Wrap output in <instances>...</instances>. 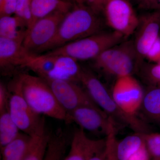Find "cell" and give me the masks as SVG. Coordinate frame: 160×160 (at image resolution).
<instances>
[{"mask_svg":"<svg viewBox=\"0 0 160 160\" xmlns=\"http://www.w3.org/2000/svg\"><path fill=\"white\" fill-rule=\"evenodd\" d=\"M98 14L85 4L77 5L66 14L54 37L44 51L52 50L102 31Z\"/></svg>","mask_w":160,"mask_h":160,"instance_id":"cell-1","label":"cell"},{"mask_svg":"<svg viewBox=\"0 0 160 160\" xmlns=\"http://www.w3.org/2000/svg\"><path fill=\"white\" fill-rule=\"evenodd\" d=\"M80 82L94 103L116 123L126 125L135 132H149L146 124L137 116L127 114L120 109L113 100L111 92L93 72L82 68Z\"/></svg>","mask_w":160,"mask_h":160,"instance_id":"cell-2","label":"cell"},{"mask_svg":"<svg viewBox=\"0 0 160 160\" xmlns=\"http://www.w3.org/2000/svg\"><path fill=\"white\" fill-rule=\"evenodd\" d=\"M22 93L31 109L40 115L67 122L68 113L60 105L46 81L26 73L18 77Z\"/></svg>","mask_w":160,"mask_h":160,"instance_id":"cell-3","label":"cell"},{"mask_svg":"<svg viewBox=\"0 0 160 160\" xmlns=\"http://www.w3.org/2000/svg\"><path fill=\"white\" fill-rule=\"evenodd\" d=\"M140 65L133 40L128 39L106 49L93 60L96 69L116 78L133 74Z\"/></svg>","mask_w":160,"mask_h":160,"instance_id":"cell-4","label":"cell"},{"mask_svg":"<svg viewBox=\"0 0 160 160\" xmlns=\"http://www.w3.org/2000/svg\"><path fill=\"white\" fill-rule=\"evenodd\" d=\"M125 40L122 35L112 30L102 31L68 43L47 53L66 56L78 61L93 60L106 49Z\"/></svg>","mask_w":160,"mask_h":160,"instance_id":"cell-5","label":"cell"},{"mask_svg":"<svg viewBox=\"0 0 160 160\" xmlns=\"http://www.w3.org/2000/svg\"><path fill=\"white\" fill-rule=\"evenodd\" d=\"M9 89L8 111L20 131L30 136L34 134L44 125L45 119L33 111L23 96L18 77Z\"/></svg>","mask_w":160,"mask_h":160,"instance_id":"cell-6","label":"cell"},{"mask_svg":"<svg viewBox=\"0 0 160 160\" xmlns=\"http://www.w3.org/2000/svg\"><path fill=\"white\" fill-rule=\"evenodd\" d=\"M102 13L107 26L126 39L134 34L139 24V17L129 0H107Z\"/></svg>","mask_w":160,"mask_h":160,"instance_id":"cell-7","label":"cell"},{"mask_svg":"<svg viewBox=\"0 0 160 160\" xmlns=\"http://www.w3.org/2000/svg\"><path fill=\"white\" fill-rule=\"evenodd\" d=\"M68 12L55 11L35 22L27 29L23 40V46L26 51L31 54L44 51Z\"/></svg>","mask_w":160,"mask_h":160,"instance_id":"cell-8","label":"cell"},{"mask_svg":"<svg viewBox=\"0 0 160 160\" xmlns=\"http://www.w3.org/2000/svg\"><path fill=\"white\" fill-rule=\"evenodd\" d=\"M145 91L132 75L116 79L112 96L120 109L127 114L136 116L142 107Z\"/></svg>","mask_w":160,"mask_h":160,"instance_id":"cell-9","label":"cell"},{"mask_svg":"<svg viewBox=\"0 0 160 160\" xmlns=\"http://www.w3.org/2000/svg\"><path fill=\"white\" fill-rule=\"evenodd\" d=\"M139 18V24L135 32L133 42L141 64L160 39V9L153 10Z\"/></svg>","mask_w":160,"mask_h":160,"instance_id":"cell-10","label":"cell"},{"mask_svg":"<svg viewBox=\"0 0 160 160\" xmlns=\"http://www.w3.org/2000/svg\"><path fill=\"white\" fill-rule=\"evenodd\" d=\"M46 81L58 102L67 112L82 106H97L85 89L77 83L61 80Z\"/></svg>","mask_w":160,"mask_h":160,"instance_id":"cell-11","label":"cell"},{"mask_svg":"<svg viewBox=\"0 0 160 160\" xmlns=\"http://www.w3.org/2000/svg\"><path fill=\"white\" fill-rule=\"evenodd\" d=\"M66 123L74 122L80 128L93 132L106 135L112 118L97 106H84L67 112Z\"/></svg>","mask_w":160,"mask_h":160,"instance_id":"cell-12","label":"cell"},{"mask_svg":"<svg viewBox=\"0 0 160 160\" xmlns=\"http://www.w3.org/2000/svg\"><path fill=\"white\" fill-rule=\"evenodd\" d=\"M143 134L135 132L118 141L116 151L118 160H151Z\"/></svg>","mask_w":160,"mask_h":160,"instance_id":"cell-13","label":"cell"},{"mask_svg":"<svg viewBox=\"0 0 160 160\" xmlns=\"http://www.w3.org/2000/svg\"><path fill=\"white\" fill-rule=\"evenodd\" d=\"M29 54L23 46V41L0 37L1 68L13 66L23 67Z\"/></svg>","mask_w":160,"mask_h":160,"instance_id":"cell-14","label":"cell"},{"mask_svg":"<svg viewBox=\"0 0 160 160\" xmlns=\"http://www.w3.org/2000/svg\"><path fill=\"white\" fill-rule=\"evenodd\" d=\"M55 55L57 58L54 69L45 80H61L75 83L80 82L82 68L78 64V61L66 56Z\"/></svg>","mask_w":160,"mask_h":160,"instance_id":"cell-15","label":"cell"},{"mask_svg":"<svg viewBox=\"0 0 160 160\" xmlns=\"http://www.w3.org/2000/svg\"><path fill=\"white\" fill-rule=\"evenodd\" d=\"M71 3L63 0H32L30 3L32 23L30 26L37 20L54 12H69L71 10Z\"/></svg>","mask_w":160,"mask_h":160,"instance_id":"cell-16","label":"cell"},{"mask_svg":"<svg viewBox=\"0 0 160 160\" xmlns=\"http://www.w3.org/2000/svg\"><path fill=\"white\" fill-rule=\"evenodd\" d=\"M25 21L15 15L4 16L0 18V37L23 41L27 29Z\"/></svg>","mask_w":160,"mask_h":160,"instance_id":"cell-17","label":"cell"},{"mask_svg":"<svg viewBox=\"0 0 160 160\" xmlns=\"http://www.w3.org/2000/svg\"><path fill=\"white\" fill-rule=\"evenodd\" d=\"M31 140V136L21 132L16 138L1 148V160H24Z\"/></svg>","mask_w":160,"mask_h":160,"instance_id":"cell-18","label":"cell"},{"mask_svg":"<svg viewBox=\"0 0 160 160\" xmlns=\"http://www.w3.org/2000/svg\"><path fill=\"white\" fill-rule=\"evenodd\" d=\"M50 136L45 124L31 136L29 149L23 160H44Z\"/></svg>","mask_w":160,"mask_h":160,"instance_id":"cell-19","label":"cell"},{"mask_svg":"<svg viewBox=\"0 0 160 160\" xmlns=\"http://www.w3.org/2000/svg\"><path fill=\"white\" fill-rule=\"evenodd\" d=\"M141 109L149 118L160 122V87L148 86Z\"/></svg>","mask_w":160,"mask_h":160,"instance_id":"cell-20","label":"cell"},{"mask_svg":"<svg viewBox=\"0 0 160 160\" xmlns=\"http://www.w3.org/2000/svg\"><path fill=\"white\" fill-rule=\"evenodd\" d=\"M90 140L83 129H77L71 140L69 151L64 160H86Z\"/></svg>","mask_w":160,"mask_h":160,"instance_id":"cell-21","label":"cell"},{"mask_svg":"<svg viewBox=\"0 0 160 160\" xmlns=\"http://www.w3.org/2000/svg\"><path fill=\"white\" fill-rule=\"evenodd\" d=\"M20 131L8 109L0 112V148H2L16 138L21 133Z\"/></svg>","mask_w":160,"mask_h":160,"instance_id":"cell-22","label":"cell"},{"mask_svg":"<svg viewBox=\"0 0 160 160\" xmlns=\"http://www.w3.org/2000/svg\"><path fill=\"white\" fill-rule=\"evenodd\" d=\"M138 71L149 86L160 87V63L144 61Z\"/></svg>","mask_w":160,"mask_h":160,"instance_id":"cell-23","label":"cell"},{"mask_svg":"<svg viewBox=\"0 0 160 160\" xmlns=\"http://www.w3.org/2000/svg\"><path fill=\"white\" fill-rule=\"evenodd\" d=\"M116 123L112 119L106 135L105 160H118L117 155Z\"/></svg>","mask_w":160,"mask_h":160,"instance_id":"cell-24","label":"cell"},{"mask_svg":"<svg viewBox=\"0 0 160 160\" xmlns=\"http://www.w3.org/2000/svg\"><path fill=\"white\" fill-rule=\"evenodd\" d=\"M106 140L90 139L86 160H105Z\"/></svg>","mask_w":160,"mask_h":160,"instance_id":"cell-25","label":"cell"},{"mask_svg":"<svg viewBox=\"0 0 160 160\" xmlns=\"http://www.w3.org/2000/svg\"><path fill=\"white\" fill-rule=\"evenodd\" d=\"M143 136L151 159H160V133L148 132Z\"/></svg>","mask_w":160,"mask_h":160,"instance_id":"cell-26","label":"cell"},{"mask_svg":"<svg viewBox=\"0 0 160 160\" xmlns=\"http://www.w3.org/2000/svg\"><path fill=\"white\" fill-rule=\"evenodd\" d=\"M32 0H17L15 15L22 19L28 28L31 26L32 16L30 3Z\"/></svg>","mask_w":160,"mask_h":160,"instance_id":"cell-27","label":"cell"},{"mask_svg":"<svg viewBox=\"0 0 160 160\" xmlns=\"http://www.w3.org/2000/svg\"><path fill=\"white\" fill-rule=\"evenodd\" d=\"M17 0H0V16H12L15 13Z\"/></svg>","mask_w":160,"mask_h":160,"instance_id":"cell-28","label":"cell"},{"mask_svg":"<svg viewBox=\"0 0 160 160\" xmlns=\"http://www.w3.org/2000/svg\"><path fill=\"white\" fill-rule=\"evenodd\" d=\"M9 97V89L4 83H0V112L7 109Z\"/></svg>","mask_w":160,"mask_h":160,"instance_id":"cell-29","label":"cell"},{"mask_svg":"<svg viewBox=\"0 0 160 160\" xmlns=\"http://www.w3.org/2000/svg\"><path fill=\"white\" fill-rule=\"evenodd\" d=\"M87 5L90 9L98 14L102 12L104 6L107 0H85Z\"/></svg>","mask_w":160,"mask_h":160,"instance_id":"cell-30","label":"cell"},{"mask_svg":"<svg viewBox=\"0 0 160 160\" xmlns=\"http://www.w3.org/2000/svg\"><path fill=\"white\" fill-rule=\"evenodd\" d=\"M138 6L142 9L149 10L160 9V0H140Z\"/></svg>","mask_w":160,"mask_h":160,"instance_id":"cell-31","label":"cell"},{"mask_svg":"<svg viewBox=\"0 0 160 160\" xmlns=\"http://www.w3.org/2000/svg\"><path fill=\"white\" fill-rule=\"evenodd\" d=\"M85 0H76L77 4H83L85 3Z\"/></svg>","mask_w":160,"mask_h":160,"instance_id":"cell-32","label":"cell"},{"mask_svg":"<svg viewBox=\"0 0 160 160\" xmlns=\"http://www.w3.org/2000/svg\"><path fill=\"white\" fill-rule=\"evenodd\" d=\"M130 2H134L136 3L137 4H138V5L139 3L140 0H129Z\"/></svg>","mask_w":160,"mask_h":160,"instance_id":"cell-33","label":"cell"},{"mask_svg":"<svg viewBox=\"0 0 160 160\" xmlns=\"http://www.w3.org/2000/svg\"><path fill=\"white\" fill-rule=\"evenodd\" d=\"M151 160H160V159H151Z\"/></svg>","mask_w":160,"mask_h":160,"instance_id":"cell-34","label":"cell"},{"mask_svg":"<svg viewBox=\"0 0 160 160\" xmlns=\"http://www.w3.org/2000/svg\"><path fill=\"white\" fill-rule=\"evenodd\" d=\"M73 1H75V2H76V0H73Z\"/></svg>","mask_w":160,"mask_h":160,"instance_id":"cell-35","label":"cell"},{"mask_svg":"<svg viewBox=\"0 0 160 160\" xmlns=\"http://www.w3.org/2000/svg\"><path fill=\"white\" fill-rule=\"evenodd\" d=\"M158 63H160V61H159V62Z\"/></svg>","mask_w":160,"mask_h":160,"instance_id":"cell-36","label":"cell"}]
</instances>
